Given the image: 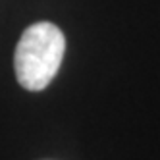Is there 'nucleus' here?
<instances>
[{
    "label": "nucleus",
    "instance_id": "obj_1",
    "mask_svg": "<svg viewBox=\"0 0 160 160\" xmlns=\"http://www.w3.org/2000/svg\"><path fill=\"white\" fill-rule=\"evenodd\" d=\"M64 52L66 37L54 23L37 21L29 25L14 54V68L19 85L33 93L47 89L60 70Z\"/></svg>",
    "mask_w": 160,
    "mask_h": 160
}]
</instances>
